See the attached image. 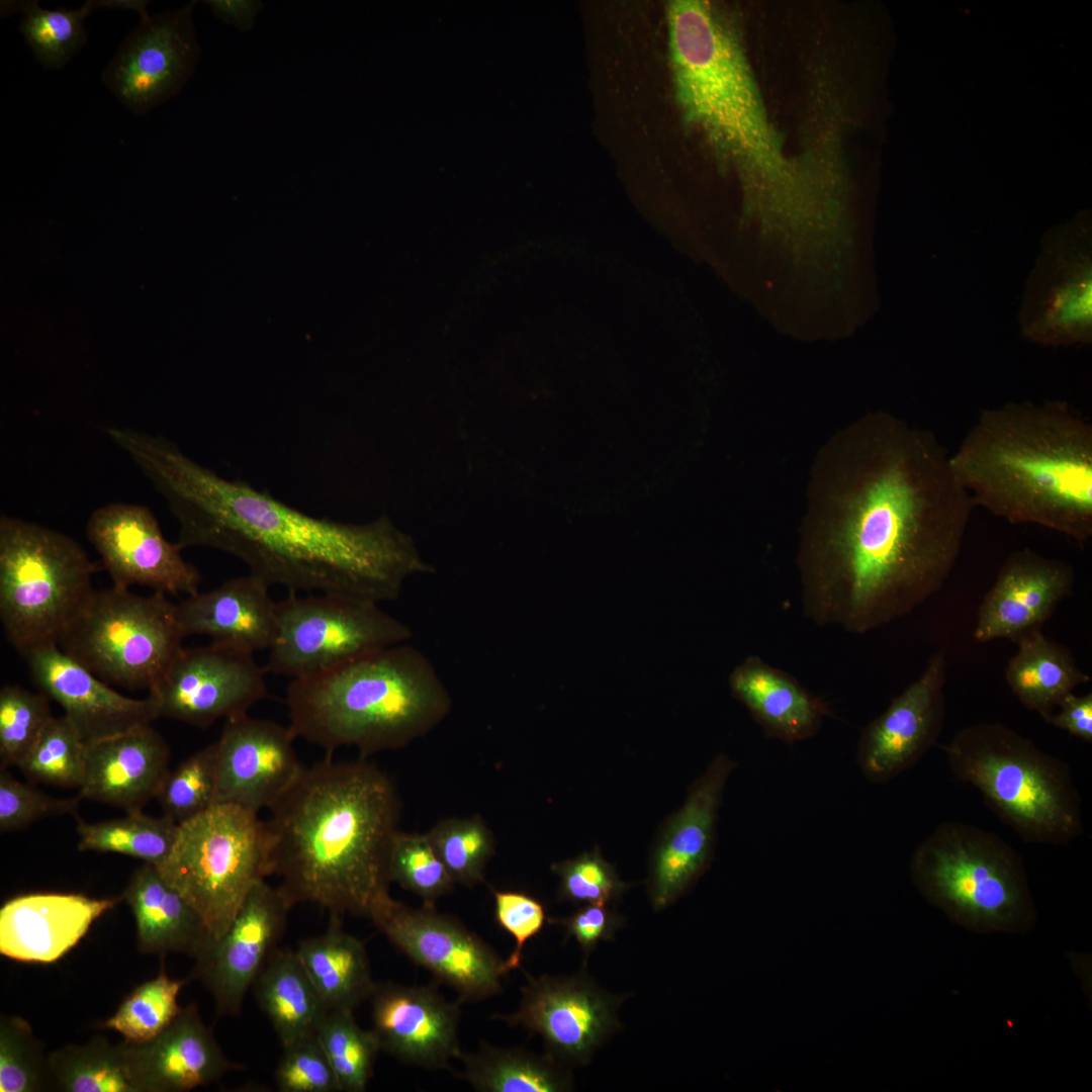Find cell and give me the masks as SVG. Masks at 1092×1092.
Returning a JSON list of instances; mask_svg holds the SVG:
<instances>
[{"mask_svg":"<svg viewBox=\"0 0 1092 1092\" xmlns=\"http://www.w3.org/2000/svg\"><path fill=\"white\" fill-rule=\"evenodd\" d=\"M97 564L70 536L2 515L0 620L22 655L58 640L94 592Z\"/></svg>","mask_w":1092,"mask_h":1092,"instance_id":"ba28073f","label":"cell"},{"mask_svg":"<svg viewBox=\"0 0 1092 1092\" xmlns=\"http://www.w3.org/2000/svg\"><path fill=\"white\" fill-rule=\"evenodd\" d=\"M526 977L517 1010L491 1017L539 1035L545 1053L565 1066L588 1065L622 1029L618 1011L630 994L606 991L585 965L572 975Z\"/></svg>","mask_w":1092,"mask_h":1092,"instance_id":"5bb4252c","label":"cell"},{"mask_svg":"<svg viewBox=\"0 0 1092 1092\" xmlns=\"http://www.w3.org/2000/svg\"><path fill=\"white\" fill-rule=\"evenodd\" d=\"M1015 642L1018 649L1007 664L1006 682L1024 707L1049 723L1063 698L1091 677L1078 667L1064 646L1046 638L1041 629L1028 631Z\"/></svg>","mask_w":1092,"mask_h":1092,"instance_id":"d6a6232c","label":"cell"},{"mask_svg":"<svg viewBox=\"0 0 1092 1092\" xmlns=\"http://www.w3.org/2000/svg\"><path fill=\"white\" fill-rule=\"evenodd\" d=\"M331 915L328 929L301 940L296 953L327 1011L355 1009L369 1000L375 982L364 943Z\"/></svg>","mask_w":1092,"mask_h":1092,"instance_id":"1f68e13d","label":"cell"},{"mask_svg":"<svg viewBox=\"0 0 1092 1092\" xmlns=\"http://www.w3.org/2000/svg\"><path fill=\"white\" fill-rule=\"evenodd\" d=\"M216 742L196 751L166 775L156 796L163 815L181 824L214 805Z\"/></svg>","mask_w":1092,"mask_h":1092,"instance_id":"f6af8a7d","label":"cell"},{"mask_svg":"<svg viewBox=\"0 0 1092 1092\" xmlns=\"http://www.w3.org/2000/svg\"><path fill=\"white\" fill-rule=\"evenodd\" d=\"M368 918L398 951L453 989L460 1002H478L502 992L508 974L505 960L435 906H408L388 891L374 901Z\"/></svg>","mask_w":1092,"mask_h":1092,"instance_id":"4fadbf2b","label":"cell"},{"mask_svg":"<svg viewBox=\"0 0 1092 1092\" xmlns=\"http://www.w3.org/2000/svg\"><path fill=\"white\" fill-rule=\"evenodd\" d=\"M18 767L32 782L80 789L86 744L64 715L53 716Z\"/></svg>","mask_w":1092,"mask_h":1092,"instance_id":"b9f144b4","label":"cell"},{"mask_svg":"<svg viewBox=\"0 0 1092 1092\" xmlns=\"http://www.w3.org/2000/svg\"><path fill=\"white\" fill-rule=\"evenodd\" d=\"M973 509L933 433L884 412L856 420L814 465L797 555L805 616L860 635L909 615L949 577Z\"/></svg>","mask_w":1092,"mask_h":1092,"instance_id":"6da1fadb","label":"cell"},{"mask_svg":"<svg viewBox=\"0 0 1092 1092\" xmlns=\"http://www.w3.org/2000/svg\"><path fill=\"white\" fill-rule=\"evenodd\" d=\"M54 1090L62 1092H140L133 1079L125 1042L112 1043L94 1036L49 1055Z\"/></svg>","mask_w":1092,"mask_h":1092,"instance_id":"d590c367","label":"cell"},{"mask_svg":"<svg viewBox=\"0 0 1092 1092\" xmlns=\"http://www.w3.org/2000/svg\"><path fill=\"white\" fill-rule=\"evenodd\" d=\"M1073 567L1030 549L1013 552L980 605L974 638L979 642L1041 629L1073 589Z\"/></svg>","mask_w":1092,"mask_h":1092,"instance_id":"d4e9b609","label":"cell"},{"mask_svg":"<svg viewBox=\"0 0 1092 1092\" xmlns=\"http://www.w3.org/2000/svg\"><path fill=\"white\" fill-rule=\"evenodd\" d=\"M124 1042L140 1092L190 1091L241 1068L226 1058L195 1004L182 1008L154 1038Z\"/></svg>","mask_w":1092,"mask_h":1092,"instance_id":"484cf974","label":"cell"},{"mask_svg":"<svg viewBox=\"0 0 1092 1092\" xmlns=\"http://www.w3.org/2000/svg\"><path fill=\"white\" fill-rule=\"evenodd\" d=\"M149 3L148 0H92L94 10L99 8L131 10L140 15L141 20H145L150 16L148 12Z\"/></svg>","mask_w":1092,"mask_h":1092,"instance_id":"11a10c76","label":"cell"},{"mask_svg":"<svg viewBox=\"0 0 1092 1092\" xmlns=\"http://www.w3.org/2000/svg\"><path fill=\"white\" fill-rule=\"evenodd\" d=\"M289 727L246 715L224 721L216 742L214 805L271 809L304 770Z\"/></svg>","mask_w":1092,"mask_h":1092,"instance_id":"ffe728a7","label":"cell"},{"mask_svg":"<svg viewBox=\"0 0 1092 1092\" xmlns=\"http://www.w3.org/2000/svg\"><path fill=\"white\" fill-rule=\"evenodd\" d=\"M548 923L565 930V938L572 937L584 954L583 965L602 940H612L623 926V917L607 905L585 904L574 913L562 918H548Z\"/></svg>","mask_w":1092,"mask_h":1092,"instance_id":"816d5d0a","label":"cell"},{"mask_svg":"<svg viewBox=\"0 0 1092 1092\" xmlns=\"http://www.w3.org/2000/svg\"><path fill=\"white\" fill-rule=\"evenodd\" d=\"M492 894L494 918L515 941L513 951L505 960L509 973L521 967L525 944L543 929L548 918L543 904L525 892L493 890Z\"/></svg>","mask_w":1092,"mask_h":1092,"instance_id":"f907efd6","label":"cell"},{"mask_svg":"<svg viewBox=\"0 0 1092 1092\" xmlns=\"http://www.w3.org/2000/svg\"><path fill=\"white\" fill-rule=\"evenodd\" d=\"M265 672L254 653L235 646L183 647L148 697L158 717L205 728L248 714L267 694Z\"/></svg>","mask_w":1092,"mask_h":1092,"instance_id":"2e32d148","label":"cell"},{"mask_svg":"<svg viewBox=\"0 0 1092 1092\" xmlns=\"http://www.w3.org/2000/svg\"><path fill=\"white\" fill-rule=\"evenodd\" d=\"M176 604L111 585L94 589L58 646L108 685L148 691L183 648Z\"/></svg>","mask_w":1092,"mask_h":1092,"instance_id":"9c48e42d","label":"cell"},{"mask_svg":"<svg viewBox=\"0 0 1092 1092\" xmlns=\"http://www.w3.org/2000/svg\"><path fill=\"white\" fill-rule=\"evenodd\" d=\"M121 900L131 910L142 952L194 959L212 941L202 919L158 869L144 862L129 879Z\"/></svg>","mask_w":1092,"mask_h":1092,"instance_id":"4dcf8cb0","label":"cell"},{"mask_svg":"<svg viewBox=\"0 0 1092 1092\" xmlns=\"http://www.w3.org/2000/svg\"><path fill=\"white\" fill-rule=\"evenodd\" d=\"M946 660L933 655L921 675L861 731L856 760L872 783H886L914 765L943 727Z\"/></svg>","mask_w":1092,"mask_h":1092,"instance_id":"44dd1931","label":"cell"},{"mask_svg":"<svg viewBox=\"0 0 1092 1092\" xmlns=\"http://www.w3.org/2000/svg\"><path fill=\"white\" fill-rule=\"evenodd\" d=\"M115 443L166 500L181 549L225 552L269 586L379 604L396 600L412 575L434 571L387 516L366 524L315 518L219 476L164 437L124 428Z\"/></svg>","mask_w":1092,"mask_h":1092,"instance_id":"7a4b0ae2","label":"cell"},{"mask_svg":"<svg viewBox=\"0 0 1092 1092\" xmlns=\"http://www.w3.org/2000/svg\"><path fill=\"white\" fill-rule=\"evenodd\" d=\"M269 585L249 573L219 586L197 592L176 604L185 636L205 635L211 642L254 653L269 649L275 634L276 602Z\"/></svg>","mask_w":1092,"mask_h":1092,"instance_id":"f1b7e54d","label":"cell"},{"mask_svg":"<svg viewBox=\"0 0 1092 1092\" xmlns=\"http://www.w3.org/2000/svg\"><path fill=\"white\" fill-rule=\"evenodd\" d=\"M54 1090L49 1055L22 1017L0 1019V1091L40 1092Z\"/></svg>","mask_w":1092,"mask_h":1092,"instance_id":"ee69618b","label":"cell"},{"mask_svg":"<svg viewBox=\"0 0 1092 1092\" xmlns=\"http://www.w3.org/2000/svg\"><path fill=\"white\" fill-rule=\"evenodd\" d=\"M186 980L168 977L164 966L158 976L138 986L126 996L103 1027L119 1032L124 1040L148 1041L161 1033L179 1014L178 995Z\"/></svg>","mask_w":1092,"mask_h":1092,"instance_id":"60d3db41","label":"cell"},{"mask_svg":"<svg viewBox=\"0 0 1092 1092\" xmlns=\"http://www.w3.org/2000/svg\"><path fill=\"white\" fill-rule=\"evenodd\" d=\"M427 835L455 884L474 887L485 882L495 838L481 816L441 819Z\"/></svg>","mask_w":1092,"mask_h":1092,"instance_id":"ab89813d","label":"cell"},{"mask_svg":"<svg viewBox=\"0 0 1092 1092\" xmlns=\"http://www.w3.org/2000/svg\"><path fill=\"white\" fill-rule=\"evenodd\" d=\"M285 699L295 738L327 755L354 747L361 758L405 747L436 728L452 708L431 660L403 643L294 678Z\"/></svg>","mask_w":1092,"mask_h":1092,"instance_id":"5b68a950","label":"cell"},{"mask_svg":"<svg viewBox=\"0 0 1092 1092\" xmlns=\"http://www.w3.org/2000/svg\"><path fill=\"white\" fill-rule=\"evenodd\" d=\"M316 1036L338 1079L341 1092H363L370 1082L381 1051L372 1029H363L354 1011L330 1010Z\"/></svg>","mask_w":1092,"mask_h":1092,"instance_id":"f35d334b","label":"cell"},{"mask_svg":"<svg viewBox=\"0 0 1092 1092\" xmlns=\"http://www.w3.org/2000/svg\"><path fill=\"white\" fill-rule=\"evenodd\" d=\"M551 870L559 879V899L573 904L610 906L629 888L598 849L554 862Z\"/></svg>","mask_w":1092,"mask_h":1092,"instance_id":"7dc6e473","label":"cell"},{"mask_svg":"<svg viewBox=\"0 0 1092 1092\" xmlns=\"http://www.w3.org/2000/svg\"><path fill=\"white\" fill-rule=\"evenodd\" d=\"M692 123L745 177L787 201L812 183L829 159L817 149L801 156L787 154L751 69L741 71L717 90L699 108Z\"/></svg>","mask_w":1092,"mask_h":1092,"instance_id":"7c38bea8","label":"cell"},{"mask_svg":"<svg viewBox=\"0 0 1092 1092\" xmlns=\"http://www.w3.org/2000/svg\"><path fill=\"white\" fill-rule=\"evenodd\" d=\"M388 878L418 896L424 905L450 893L455 885L426 834L398 831L388 855Z\"/></svg>","mask_w":1092,"mask_h":1092,"instance_id":"7bdbcfd3","label":"cell"},{"mask_svg":"<svg viewBox=\"0 0 1092 1092\" xmlns=\"http://www.w3.org/2000/svg\"><path fill=\"white\" fill-rule=\"evenodd\" d=\"M170 750L151 723L86 744L85 777L78 796L127 813L156 798L168 774Z\"/></svg>","mask_w":1092,"mask_h":1092,"instance_id":"83f0119b","label":"cell"},{"mask_svg":"<svg viewBox=\"0 0 1092 1092\" xmlns=\"http://www.w3.org/2000/svg\"><path fill=\"white\" fill-rule=\"evenodd\" d=\"M267 875L291 908L311 903L331 915L368 917L388 892V855L400 804L392 779L360 758L327 755L305 767L269 809Z\"/></svg>","mask_w":1092,"mask_h":1092,"instance_id":"3957f363","label":"cell"},{"mask_svg":"<svg viewBox=\"0 0 1092 1092\" xmlns=\"http://www.w3.org/2000/svg\"><path fill=\"white\" fill-rule=\"evenodd\" d=\"M290 909L278 887L258 881L225 932L195 958L191 975L211 994L217 1015L241 1012L248 990L277 948Z\"/></svg>","mask_w":1092,"mask_h":1092,"instance_id":"d6986e66","label":"cell"},{"mask_svg":"<svg viewBox=\"0 0 1092 1092\" xmlns=\"http://www.w3.org/2000/svg\"><path fill=\"white\" fill-rule=\"evenodd\" d=\"M732 696L748 710L765 737L792 744L815 736L829 715L825 702L789 672L757 655L731 671Z\"/></svg>","mask_w":1092,"mask_h":1092,"instance_id":"f546056e","label":"cell"},{"mask_svg":"<svg viewBox=\"0 0 1092 1092\" xmlns=\"http://www.w3.org/2000/svg\"><path fill=\"white\" fill-rule=\"evenodd\" d=\"M369 1000L381 1051L429 1070L448 1069L459 1058V1000H446L432 986L393 982L375 983Z\"/></svg>","mask_w":1092,"mask_h":1092,"instance_id":"603a6c76","label":"cell"},{"mask_svg":"<svg viewBox=\"0 0 1092 1092\" xmlns=\"http://www.w3.org/2000/svg\"><path fill=\"white\" fill-rule=\"evenodd\" d=\"M459 1078L477 1092H567L574 1090L572 1068L551 1056L521 1048L482 1042L461 1053Z\"/></svg>","mask_w":1092,"mask_h":1092,"instance_id":"e575fe53","label":"cell"},{"mask_svg":"<svg viewBox=\"0 0 1092 1092\" xmlns=\"http://www.w3.org/2000/svg\"><path fill=\"white\" fill-rule=\"evenodd\" d=\"M275 1070L280 1092H341L316 1033L283 1046Z\"/></svg>","mask_w":1092,"mask_h":1092,"instance_id":"c3c4849f","label":"cell"},{"mask_svg":"<svg viewBox=\"0 0 1092 1092\" xmlns=\"http://www.w3.org/2000/svg\"><path fill=\"white\" fill-rule=\"evenodd\" d=\"M120 898L72 893H29L0 909V952L20 962L52 963L66 954L91 924Z\"/></svg>","mask_w":1092,"mask_h":1092,"instance_id":"4316f807","label":"cell"},{"mask_svg":"<svg viewBox=\"0 0 1092 1092\" xmlns=\"http://www.w3.org/2000/svg\"><path fill=\"white\" fill-rule=\"evenodd\" d=\"M735 766V761L718 754L691 786L682 807L666 822L652 852L647 879L654 910L674 903L709 867L723 791Z\"/></svg>","mask_w":1092,"mask_h":1092,"instance_id":"7402d4cb","label":"cell"},{"mask_svg":"<svg viewBox=\"0 0 1092 1092\" xmlns=\"http://www.w3.org/2000/svg\"><path fill=\"white\" fill-rule=\"evenodd\" d=\"M23 656L35 686L63 708L85 744L159 718L149 697L133 699L116 692L56 643L34 647Z\"/></svg>","mask_w":1092,"mask_h":1092,"instance_id":"cb8c5ba5","label":"cell"},{"mask_svg":"<svg viewBox=\"0 0 1092 1092\" xmlns=\"http://www.w3.org/2000/svg\"><path fill=\"white\" fill-rule=\"evenodd\" d=\"M282 1048L313 1034L327 1009L296 950L276 948L253 985Z\"/></svg>","mask_w":1092,"mask_h":1092,"instance_id":"836d02e7","label":"cell"},{"mask_svg":"<svg viewBox=\"0 0 1092 1092\" xmlns=\"http://www.w3.org/2000/svg\"><path fill=\"white\" fill-rule=\"evenodd\" d=\"M941 749L958 780L977 789L1022 840L1066 845L1083 834L1069 764L1015 730L1001 723L968 726Z\"/></svg>","mask_w":1092,"mask_h":1092,"instance_id":"8992f818","label":"cell"},{"mask_svg":"<svg viewBox=\"0 0 1092 1092\" xmlns=\"http://www.w3.org/2000/svg\"><path fill=\"white\" fill-rule=\"evenodd\" d=\"M1 5L2 15L20 12L19 30L47 70H61L87 42L85 19L94 11L92 0L77 9L41 8L38 1H13Z\"/></svg>","mask_w":1092,"mask_h":1092,"instance_id":"74e56055","label":"cell"},{"mask_svg":"<svg viewBox=\"0 0 1092 1092\" xmlns=\"http://www.w3.org/2000/svg\"><path fill=\"white\" fill-rule=\"evenodd\" d=\"M1050 724L1087 742H1092V693L1068 694L1059 703Z\"/></svg>","mask_w":1092,"mask_h":1092,"instance_id":"f5cc1de1","label":"cell"},{"mask_svg":"<svg viewBox=\"0 0 1092 1092\" xmlns=\"http://www.w3.org/2000/svg\"><path fill=\"white\" fill-rule=\"evenodd\" d=\"M49 698L18 686L0 690L1 766H19L53 717Z\"/></svg>","mask_w":1092,"mask_h":1092,"instance_id":"bcb514c9","label":"cell"},{"mask_svg":"<svg viewBox=\"0 0 1092 1092\" xmlns=\"http://www.w3.org/2000/svg\"><path fill=\"white\" fill-rule=\"evenodd\" d=\"M156 868L216 940L254 885L268 876L265 824L258 813L213 805L179 824L171 852Z\"/></svg>","mask_w":1092,"mask_h":1092,"instance_id":"30bf717a","label":"cell"},{"mask_svg":"<svg viewBox=\"0 0 1092 1092\" xmlns=\"http://www.w3.org/2000/svg\"><path fill=\"white\" fill-rule=\"evenodd\" d=\"M949 462L974 507L1079 544L1091 538L1092 425L1066 401L982 411Z\"/></svg>","mask_w":1092,"mask_h":1092,"instance_id":"277c9868","label":"cell"},{"mask_svg":"<svg viewBox=\"0 0 1092 1092\" xmlns=\"http://www.w3.org/2000/svg\"><path fill=\"white\" fill-rule=\"evenodd\" d=\"M910 875L949 919L979 932L1022 931L1035 906L1021 857L999 835L947 821L915 848Z\"/></svg>","mask_w":1092,"mask_h":1092,"instance_id":"52a82bcc","label":"cell"},{"mask_svg":"<svg viewBox=\"0 0 1092 1092\" xmlns=\"http://www.w3.org/2000/svg\"><path fill=\"white\" fill-rule=\"evenodd\" d=\"M378 605L340 595L290 593L276 602L275 634L265 669L301 678L407 641L411 628Z\"/></svg>","mask_w":1092,"mask_h":1092,"instance_id":"8fae6325","label":"cell"},{"mask_svg":"<svg viewBox=\"0 0 1092 1092\" xmlns=\"http://www.w3.org/2000/svg\"><path fill=\"white\" fill-rule=\"evenodd\" d=\"M86 534L112 585H143L170 595H194L201 576L177 543L168 541L144 506L112 503L95 510Z\"/></svg>","mask_w":1092,"mask_h":1092,"instance_id":"ac0fdd59","label":"cell"},{"mask_svg":"<svg viewBox=\"0 0 1092 1092\" xmlns=\"http://www.w3.org/2000/svg\"><path fill=\"white\" fill-rule=\"evenodd\" d=\"M81 798L61 799L23 784L6 767L0 770V830L17 831L36 821L58 815L75 814Z\"/></svg>","mask_w":1092,"mask_h":1092,"instance_id":"681fc988","label":"cell"},{"mask_svg":"<svg viewBox=\"0 0 1092 1092\" xmlns=\"http://www.w3.org/2000/svg\"><path fill=\"white\" fill-rule=\"evenodd\" d=\"M1022 338L1046 347L1092 342L1090 231L1046 236L1029 273L1019 310Z\"/></svg>","mask_w":1092,"mask_h":1092,"instance_id":"9a60e30c","label":"cell"},{"mask_svg":"<svg viewBox=\"0 0 1092 1092\" xmlns=\"http://www.w3.org/2000/svg\"><path fill=\"white\" fill-rule=\"evenodd\" d=\"M76 830L80 851L119 853L158 867L171 852L179 824L164 815L157 818L138 811L98 823L78 817Z\"/></svg>","mask_w":1092,"mask_h":1092,"instance_id":"8d00e7d4","label":"cell"},{"mask_svg":"<svg viewBox=\"0 0 1092 1092\" xmlns=\"http://www.w3.org/2000/svg\"><path fill=\"white\" fill-rule=\"evenodd\" d=\"M196 1L141 20L118 47L102 82L135 115L181 92L194 75L201 48L193 22Z\"/></svg>","mask_w":1092,"mask_h":1092,"instance_id":"e0dca14e","label":"cell"},{"mask_svg":"<svg viewBox=\"0 0 1092 1092\" xmlns=\"http://www.w3.org/2000/svg\"><path fill=\"white\" fill-rule=\"evenodd\" d=\"M204 3L217 18L243 32L254 28L264 8L259 0H206Z\"/></svg>","mask_w":1092,"mask_h":1092,"instance_id":"db71d44e","label":"cell"}]
</instances>
